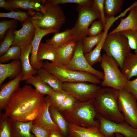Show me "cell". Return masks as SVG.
<instances>
[{
  "label": "cell",
  "instance_id": "1",
  "mask_svg": "<svg viewBox=\"0 0 137 137\" xmlns=\"http://www.w3.org/2000/svg\"><path fill=\"white\" fill-rule=\"evenodd\" d=\"M46 103L44 95L26 84L13 93L3 115L11 121L25 122L30 115L37 116Z\"/></svg>",
  "mask_w": 137,
  "mask_h": 137
},
{
  "label": "cell",
  "instance_id": "2",
  "mask_svg": "<svg viewBox=\"0 0 137 137\" xmlns=\"http://www.w3.org/2000/svg\"><path fill=\"white\" fill-rule=\"evenodd\" d=\"M118 92L111 88H101L95 98L98 114L107 120L117 123L125 121L119 107Z\"/></svg>",
  "mask_w": 137,
  "mask_h": 137
},
{
  "label": "cell",
  "instance_id": "3",
  "mask_svg": "<svg viewBox=\"0 0 137 137\" xmlns=\"http://www.w3.org/2000/svg\"><path fill=\"white\" fill-rule=\"evenodd\" d=\"M63 112L68 123L85 127H99L95 99L85 102L77 101L72 109Z\"/></svg>",
  "mask_w": 137,
  "mask_h": 137
},
{
  "label": "cell",
  "instance_id": "4",
  "mask_svg": "<svg viewBox=\"0 0 137 137\" xmlns=\"http://www.w3.org/2000/svg\"><path fill=\"white\" fill-rule=\"evenodd\" d=\"M43 10L35 12L30 15L29 19L34 25L44 29L59 30L64 24L65 16L59 5L53 3L48 0H43Z\"/></svg>",
  "mask_w": 137,
  "mask_h": 137
},
{
  "label": "cell",
  "instance_id": "5",
  "mask_svg": "<svg viewBox=\"0 0 137 137\" xmlns=\"http://www.w3.org/2000/svg\"><path fill=\"white\" fill-rule=\"evenodd\" d=\"M42 68L63 83L86 82L97 84L101 82V79L95 75L68 68L58 63L45 62L43 63Z\"/></svg>",
  "mask_w": 137,
  "mask_h": 137
},
{
  "label": "cell",
  "instance_id": "6",
  "mask_svg": "<svg viewBox=\"0 0 137 137\" xmlns=\"http://www.w3.org/2000/svg\"><path fill=\"white\" fill-rule=\"evenodd\" d=\"M100 66L103 71L104 77L101 85L118 90L125 89L128 80L119 68V65L111 56L106 53L102 56Z\"/></svg>",
  "mask_w": 137,
  "mask_h": 137
},
{
  "label": "cell",
  "instance_id": "7",
  "mask_svg": "<svg viewBox=\"0 0 137 137\" xmlns=\"http://www.w3.org/2000/svg\"><path fill=\"white\" fill-rule=\"evenodd\" d=\"M102 49L116 61L121 69L126 58L131 53L127 38L119 32L108 34Z\"/></svg>",
  "mask_w": 137,
  "mask_h": 137
},
{
  "label": "cell",
  "instance_id": "8",
  "mask_svg": "<svg viewBox=\"0 0 137 137\" xmlns=\"http://www.w3.org/2000/svg\"><path fill=\"white\" fill-rule=\"evenodd\" d=\"M78 13L77 20L73 27V40L76 43L82 41L87 36L89 27L96 19L100 20L99 14L93 6L78 5L76 7Z\"/></svg>",
  "mask_w": 137,
  "mask_h": 137
},
{
  "label": "cell",
  "instance_id": "9",
  "mask_svg": "<svg viewBox=\"0 0 137 137\" xmlns=\"http://www.w3.org/2000/svg\"><path fill=\"white\" fill-rule=\"evenodd\" d=\"M101 88L86 82H64L62 89L78 101L85 102L95 99Z\"/></svg>",
  "mask_w": 137,
  "mask_h": 137
},
{
  "label": "cell",
  "instance_id": "10",
  "mask_svg": "<svg viewBox=\"0 0 137 137\" xmlns=\"http://www.w3.org/2000/svg\"><path fill=\"white\" fill-rule=\"evenodd\" d=\"M118 104L125 122L133 128L137 129V100L126 89L119 91Z\"/></svg>",
  "mask_w": 137,
  "mask_h": 137
},
{
  "label": "cell",
  "instance_id": "11",
  "mask_svg": "<svg viewBox=\"0 0 137 137\" xmlns=\"http://www.w3.org/2000/svg\"><path fill=\"white\" fill-rule=\"evenodd\" d=\"M100 132L106 137H113L114 134L118 133L124 137H137V129L133 128L125 121L117 123L107 120L98 114Z\"/></svg>",
  "mask_w": 137,
  "mask_h": 137
},
{
  "label": "cell",
  "instance_id": "12",
  "mask_svg": "<svg viewBox=\"0 0 137 137\" xmlns=\"http://www.w3.org/2000/svg\"><path fill=\"white\" fill-rule=\"evenodd\" d=\"M82 46V40L77 43L72 58L70 63L64 66L75 71L91 73L103 80V72L93 68L87 61L83 51Z\"/></svg>",
  "mask_w": 137,
  "mask_h": 137
},
{
  "label": "cell",
  "instance_id": "13",
  "mask_svg": "<svg viewBox=\"0 0 137 137\" xmlns=\"http://www.w3.org/2000/svg\"><path fill=\"white\" fill-rule=\"evenodd\" d=\"M33 25L35 28V33L32 41V48L30 61L31 66L37 70L42 68L44 63L43 61H39L37 58L39 46L42 39L48 34L59 32V30L54 29H43Z\"/></svg>",
  "mask_w": 137,
  "mask_h": 137
},
{
  "label": "cell",
  "instance_id": "14",
  "mask_svg": "<svg viewBox=\"0 0 137 137\" xmlns=\"http://www.w3.org/2000/svg\"><path fill=\"white\" fill-rule=\"evenodd\" d=\"M22 25L21 29L14 31L15 38L12 46L23 47L31 42L34 38L35 28L29 18L22 24Z\"/></svg>",
  "mask_w": 137,
  "mask_h": 137
},
{
  "label": "cell",
  "instance_id": "15",
  "mask_svg": "<svg viewBox=\"0 0 137 137\" xmlns=\"http://www.w3.org/2000/svg\"><path fill=\"white\" fill-rule=\"evenodd\" d=\"M46 103L40 111L33 124L40 125L50 130H56L60 131L59 128L53 121L49 111L52 103L47 96L45 97Z\"/></svg>",
  "mask_w": 137,
  "mask_h": 137
},
{
  "label": "cell",
  "instance_id": "16",
  "mask_svg": "<svg viewBox=\"0 0 137 137\" xmlns=\"http://www.w3.org/2000/svg\"><path fill=\"white\" fill-rule=\"evenodd\" d=\"M22 73L15 78L0 86V109L5 110L11 96L20 87L22 81Z\"/></svg>",
  "mask_w": 137,
  "mask_h": 137
},
{
  "label": "cell",
  "instance_id": "17",
  "mask_svg": "<svg viewBox=\"0 0 137 137\" xmlns=\"http://www.w3.org/2000/svg\"><path fill=\"white\" fill-rule=\"evenodd\" d=\"M20 48L21 53L20 60L22 68V81H24L36 75L37 70L31 66L29 58L32 48V41L29 44Z\"/></svg>",
  "mask_w": 137,
  "mask_h": 137
},
{
  "label": "cell",
  "instance_id": "18",
  "mask_svg": "<svg viewBox=\"0 0 137 137\" xmlns=\"http://www.w3.org/2000/svg\"><path fill=\"white\" fill-rule=\"evenodd\" d=\"M68 137H106L99 131V127H85L68 123Z\"/></svg>",
  "mask_w": 137,
  "mask_h": 137
},
{
  "label": "cell",
  "instance_id": "19",
  "mask_svg": "<svg viewBox=\"0 0 137 137\" xmlns=\"http://www.w3.org/2000/svg\"><path fill=\"white\" fill-rule=\"evenodd\" d=\"M22 72L20 60H14L7 63H0V86L7 78L13 79Z\"/></svg>",
  "mask_w": 137,
  "mask_h": 137
},
{
  "label": "cell",
  "instance_id": "20",
  "mask_svg": "<svg viewBox=\"0 0 137 137\" xmlns=\"http://www.w3.org/2000/svg\"><path fill=\"white\" fill-rule=\"evenodd\" d=\"M6 1L13 8L27 10L29 14L33 12H42L43 10V0H8Z\"/></svg>",
  "mask_w": 137,
  "mask_h": 137
},
{
  "label": "cell",
  "instance_id": "21",
  "mask_svg": "<svg viewBox=\"0 0 137 137\" xmlns=\"http://www.w3.org/2000/svg\"><path fill=\"white\" fill-rule=\"evenodd\" d=\"M128 30L137 31V11L135 7L130 10L126 18L121 19L118 25L108 34L111 35Z\"/></svg>",
  "mask_w": 137,
  "mask_h": 137
},
{
  "label": "cell",
  "instance_id": "22",
  "mask_svg": "<svg viewBox=\"0 0 137 137\" xmlns=\"http://www.w3.org/2000/svg\"><path fill=\"white\" fill-rule=\"evenodd\" d=\"M9 124L11 137H36L30 131L32 121H12L9 119Z\"/></svg>",
  "mask_w": 137,
  "mask_h": 137
},
{
  "label": "cell",
  "instance_id": "23",
  "mask_svg": "<svg viewBox=\"0 0 137 137\" xmlns=\"http://www.w3.org/2000/svg\"><path fill=\"white\" fill-rule=\"evenodd\" d=\"M77 43L69 41L56 48L58 63L65 66L68 64L73 57Z\"/></svg>",
  "mask_w": 137,
  "mask_h": 137
},
{
  "label": "cell",
  "instance_id": "24",
  "mask_svg": "<svg viewBox=\"0 0 137 137\" xmlns=\"http://www.w3.org/2000/svg\"><path fill=\"white\" fill-rule=\"evenodd\" d=\"M39 61L46 60L53 63H58L56 49L46 42H41L40 44L37 55Z\"/></svg>",
  "mask_w": 137,
  "mask_h": 137
},
{
  "label": "cell",
  "instance_id": "25",
  "mask_svg": "<svg viewBox=\"0 0 137 137\" xmlns=\"http://www.w3.org/2000/svg\"><path fill=\"white\" fill-rule=\"evenodd\" d=\"M121 71L128 80L137 76V53H131L125 60Z\"/></svg>",
  "mask_w": 137,
  "mask_h": 137
},
{
  "label": "cell",
  "instance_id": "26",
  "mask_svg": "<svg viewBox=\"0 0 137 137\" xmlns=\"http://www.w3.org/2000/svg\"><path fill=\"white\" fill-rule=\"evenodd\" d=\"M109 28H105L104 30V35L102 38L100 43L90 52L84 54L85 57L90 65L93 66L97 63L100 62L102 56L101 51L105 40L108 35V32Z\"/></svg>",
  "mask_w": 137,
  "mask_h": 137
},
{
  "label": "cell",
  "instance_id": "27",
  "mask_svg": "<svg viewBox=\"0 0 137 137\" xmlns=\"http://www.w3.org/2000/svg\"><path fill=\"white\" fill-rule=\"evenodd\" d=\"M73 28L67 29L61 32L54 33L50 39L46 40V42L53 47L57 48L64 44L73 40Z\"/></svg>",
  "mask_w": 137,
  "mask_h": 137
},
{
  "label": "cell",
  "instance_id": "28",
  "mask_svg": "<svg viewBox=\"0 0 137 137\" xmlns=\"http://www.w3.org/2000/svg\"><path fill=\"white\" fill-rule=\"evenodd\" d=\"M37 75L54 91H59L63 90V82L55 75L45 69L42 68L37 70Z\"/></svg>",
  "mask_w": 137,
  "mask_h": 137
},
{
  "label": "cell",
  "instance_id": "29",
  "mask_svg": "<svg viewBox=\"0 0 137 137\" xmlns=\"http://www.w3.org/2000/svg\"><path fill=\"white\" fill-rule=\"evenodd\" d=\"M49 111L53 121L59 128L61 133L65 135H67L68 123L64 116L52 104L49 107Z\"/></svg>",
  "mask_w": 137,
  "mask_h": 137
},
{
  "label": "cell",
  "instance_id": "30",
  "mask_svg": "<svg viewBox=\"0 0 137 137\" xmlns=\"http://www.w3.org/2000/svg\"><path fill=\"white\" fill-rule=\"evenodd\" d=\"M25 83L33 86L40 93L45 95H50L54 91L47 84L44 82L37 74L32 76L25 81Z\"/></svg>",
  "mask_w": 137,
  "mask_h": 137
},
{
  "label": "cell",
  "instance_id": "31",
  "mask_svg": "<svg viewBox=\"0 0 137 137\" xmlns=\"http://www.w3.org/2000/svg\"><path fill=\"white\" fill-rule=\"evenodd\" d=\"M123 0H105L104 11L106 19L114 17L122 9Z\"/></svg>",
  "mask_w": 137,
  "mask_h": 137
},
{
  "label": "cell",
  "instance_id": "32",
  "mask_svg": "<svg viewBox=\"0 0 137 137\" xmlns=\"http://www.w3.org/2000/svg\"><path fill=\"white\" fill-rule=\"evenodd\" d=\"M17 25L9 29L7 32L0 45V57L4 55L12 46L15 38L14 31Z\"/></svg>",
  "mask_w": 137,
  "mask_h": 137
},
{
  "label": "cell",
  "instance_id": "33",
  "mask_svg": "<svg viewBox=\"0 0 137 137\" xmlns=\"http://www.w3.org/2000/svg\"><path fill=\"white\" fill-rule=\"evenodd\" d=\"M104 35L102 32L100 35L94 37H86L82 40V49L84 54L91 52L101 40Z\"/></svg>",
  "mask_w": 137,
  "mask_h": 137
},
{
  "label": "cell",
  "instance_id": "34",
  "mask_svg": "<svg viewBox=\"0 0 137 137\" xmlns=\"http://www.w3.org/2000/svg\"><path fill=\"white\" fill-rule=\"evenodd\" d=\"M21 50L20 47L12 46L3 55L0 57V63H4L10 60H20Z\"/></svg>",
  "mask_w": 137,
  "mask_h": 137
},
{
  "label": "cell",
  "instance_id": "35",
  "mask_svg": "<svg viewBox=\"0 0 137 137\" xmlns=\"http://www.w3.org/2000/svg\"><path fill=\"white\" fill-rule=\"evenodd\" d=\"M29 15L28 12L21 11H10L6 13H0V18H9L18 21L22 24L29 18Z\"/></svg>",
  "mask_w": 137,
  "mask_h": 137
},
{
  "label": "cell",
  "instance_id": "36",
  "mask_svg": "<svg viewBox=\"0 0 137 137\" xmlns=\"http://www.w3.org/2000/svg\"><path fill=\"white\" fill-rule=\"evenodd\" d=\"M69 94L62 90L59 91H54L48 96L52 104L57 109L63 102Z\"/></svg>",
  "mask_w": 137,
  "mask_h": 137
},
{
  "label": "cell",
  "instance_id": "37",
  "mask_svg": "<svg viewBox=\"0 0 137 137\" xmlns=\"http://www.w3.org/2000/svg\"><path fill=\"white\" fill-rule=\"evenodd\" d=\"M119 33L126 37L130 49L137 53V31L128 30Z\"/></svg>",
  "mask_w": 137,
  "mask_h": 137
},
{
  "label": "cell",
  "instance_id": "38",
  "mask_svg": "<svg viewBox=\"0 0 137 137\" xmlns=\"http://www.w3.org/2000/svg\"><path fill=\"white\" fill-rule=\"evenodd\" d=\"M0 137H11L9 119L2 115L0 119Z\"/></svg>",
  "mask_w": 137,
  "mask_h": 137
},
{
  "label": "cell",
  "instance_id": "39",
  "mask_svg": "<svg viewBox=\"0 0 137 137\" xmlns=\"http://www.w3.org/2000/svg\"><path fill=\"white\" fill-rule=\"evenodd\" d=\"M103 30H104V27L101 21L99 20L94 21L88 29L87 35L90 37L97 36L101 34Z\"/></svg>",
  "mask_w": 137,
  "mask_h": 137
},
{
  "label": "cell",
  "instance_id": "40",
  "mask_svg": "<svg viewBox=\"0 0 137 137\" xmlns=\"http://www.w3.org/2000/svg\"><path fill=\"white\" fill-rule=\"evenodd\" d=\"M17 21L14 20H5L0 22V41L2 42L4 38L7 31L17 25Z\"/></svg>",
  "mask_w": 137,
  "mask_h": 137
},
{
  "label": "cell",
  "instance_id": "41",
  "mask_svg": "<svg viewBox=\"0 0 137 137\" xmlns=\"http://www.w3.org/2000/svg\"><path fill=\"white\" fill-rule=\"evenodd\" d=\"M105 1V0H94L93 5L99 14L100 21L104 26V29L106 23L104 8Z\"/></svg>",
  "mask_w": 137,
  "mask_h": 137
},
{
  "label": "cell",
  "instance_id": "42",
  "mask_svg": "<svg viewBox=\"0 0 137 137\" xmlns=\"http://www.w3.org/2000/svg\"><path fill=\"white\" fill-rule=\"evenodd\" d=\"M77 101L74 97L69 94L57 109L61 112L69 110L72 108Z\"/></svg>",
  "mask_w": 137,
  "mask_h": 137
},
{
  "label": "cell",
  "instance_id": "43",
  "mask_svg": "<svg viewBox=\"0 0 137 137\" xmlns=\"http://www.w3.org/2000/svg\"><path fill=\"white\" fill-rule=\"evenodd\" d=\"M54 4H76L80 5L92 6L93 4L92 0H48Z\"/></svg>",
  "mask_w": 137,
  "mask_h": 137
},
{
  "label": "cell",
  "instance_id": "44",
  "mask_svg": "<svg viewBox=\"0 0 137 137\" xmlns=\"http://www.w3.org/2000/svg\"><path fill=\"white\" fill-rule=\"evenodd\" d=\"M51 131L38 125L33 124L31 132L36 137H49Z\"/></svg>",
  "mask_w": 137,
  "mask_h": 137
},
{
  "label": "cell",
  "instance_id": "45",
  "mask_svg": "<svg viewBox=\"0 0 137 137\" xmlns=\"http://www.w3.org/2000/svg\"><path fill=\"white\" fill-rule=\"evenodd\" d=\"M125 89L131 93L137 100V78L133 80H128Z\"/></svg>",
  "mask_w": 137,
  "mask_h": 137
},
{
  "label": "cell",
  "instance_id": "46",
  "mask_svg": "<svg viewBox=\"0 0 137 137\" xmlns=\"http://www.w3.org/2000/svg\"><path fill=\"white\" fill-rule=\"evenodd\" d=\"M0 7L10 11H16L17 9L12 7L4 0H0Z\"/></svg>",
  "mask_w": 137,
  "mask_h": 137
},
{
  "label": "cell",
  "instance_id": "47",
  "mask_svg": "<svg viewBox=\"0 0 137 137\" xmlns=\"http://www.w3.org/2000/svg\"><path fill=\"white\" fill-rule=\"evenodd\" d=\"M60 131L56 130H52L49 137H63Z\"/></svg>",
  "mask_w": 137,
  "mask_h": 137
},
{
  "label": "cell",
  "instance_id": "48",
  "mask_svg": "<svg viewBox=\"0 0 137 137\" xmlns=\"http://www.w3.org/2000/svg\"><path fill=\"white\" fill-rule=\"evenodd\" d=\"M115 135L116 137H124L122 135L118 133H115Z\"/></svg>",
  "mask_w": 137,
  "mask_h": 137
},
{
  "label": "cell",
  "instance_id": "49",
  "mask_svg": "<svg viewBox=\"0 0 137 137\" xmlns=\"http://www.w3.org/2000/svg\"><path fill=\"white\" fill-rule=\"evenodd\" d=\"M135 8L137 11V5L135 7Z\"/></svg>",
  "mask_w": 137,
  "mask_h": 137
}]
</instances>
